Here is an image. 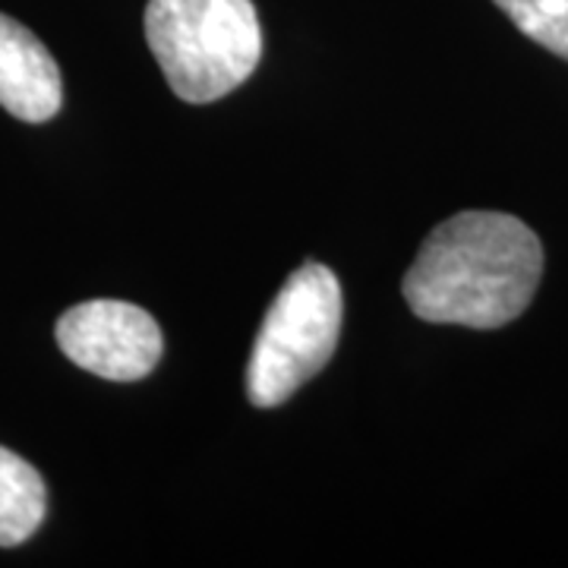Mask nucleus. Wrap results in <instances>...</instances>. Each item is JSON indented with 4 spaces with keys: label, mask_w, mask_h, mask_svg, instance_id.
I'll return each mask as SVG.
<instances>
[{
    "label": "nucleus",
    "mask_w": 568,
    "mask_h": 568,
    "mask_svg": "<svg viewBox=\"0 0 568 568\" xmlns=\"http://www.w3.org/2000/svg\"><path fill=\"white\" fill-rule=\"evenodd\" d=\"M48 515V489L36 467L0 446V547H20Z\"/></svg>",
    "instance_id": "6"
},
{
    "label": "nucleus",
    "mask_w": 568,
    "mask_h": 568,
    "mask_svg": "<svg viewBox=\"0 0 568 568\" xmlns=\"http://www.w3.org/2000/svg\"><path fill=\"white\" fill-rule=\"evenodd\" d=\"M58 345L85 373L111 383L145 379L162 361V328L136 304L85 301L58 320Z\"/></svg>",
    "instance_id": "4"
},
{
    "label": "nucleus",
    "mask_w": 568,
    "mask_h": 568,
    "mask_svg": "<svg viewBox=\"0 0 568 568\" xmlns=\"http://www.w3.org/2000/svg\"><path fill=\"white\" fill-rule=\"evenodd\" d=\"M544 244L508 212H458L426 237L402 291L424 323L503 328L534 301Z\"/></svg>",
    "instance_id": "1"
},
{
    "label": "nucleus",
    "mask_w": 568,
    "mask_h": 568,
    "mask_svg": "<svg viewBox=\"0 0 568 568\" xmlns=\"http://www.w3.org/2000/svg\"><path fill=\"white\" fill-rule=\"evenodd\" d=\"M342 284L323 263L301 265L265 313L246 364V398L256 407L284 405L323 369L342 335Z\"/></svg>",
    "instance_id": "3"
},
{
    "label": "nucleus",
    "mask_w": 568,
    "mask_h": 568,
    "mask_svg": "<svg viewBox=\"0 0 568 568\" xmlns=\"http://www.w3.org/2000/svg\"><path fill=\"white\" fill-rule=\"evenodd\" d=\"M145 41L171 92L190 104L231 95L263 54L253 0H149Z\"/></svg>",
    "instance_id": "2"
},
{
    "label": "nucleus",
    "mask_w": 568,
    "mask_h": 568,
    "mask_svg": "<svg viewBox=\"0 0 568 568\" xmlns=\"http://www.w3.org/2000/svg\"><path fill=\"white\" fill-rule=\"evenodd\" d=\"M530 41L568 61V0H493Z\"/></svg>",
    "instance_id": "7"
},
{
    "label": "nucleus",
    "mask_w": 568,
    "mask_h": 568,
    "mask_svg": "<svg viewBox=\"0 0 568 568\" xmlns=\"http://www.w3.org/2000/svg\"><path fill=\"white\" fill-rule=\"evenodd\" d=\"M0 104L26 123L51 121L63 104L61 67L22 22L0 13Z\"/></svg>",
    "instance_id": "5"
}]
</instances>
